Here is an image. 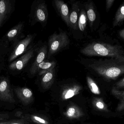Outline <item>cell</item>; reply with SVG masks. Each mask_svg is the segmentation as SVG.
<instances>
[{"instance_id": "cell-1", "label": "cell", "mask_w": 124, "mask_h": 124, "mask_svg": "<svg viewBox=\"0 0 124 124\" xmlns=\"http://www.w3.org/2000/svg\"><path fill=\"white\" fill-rule=\"evenodd\" d=\"M81 52L86 56L106 57L124 62V49L119 45L93 42L82 49Z\"/></svg>"}, {"instance_id": "cell-2", "label": "cell", "mask_w": 124, "mask_h": 124, "mask_svg": "<svg viewBox=\"0 0 124 124\" xmlns=\"http://www.w3.org/2000/svg\"><path fill=\"white\" fill-rule=\"evenodd\" d=\"M89 67L104 78L110 81L116 80L124 74V62L115 59L95 60Z\"/></svg>"}, {"instance_id": "cell-21", "label": "cell", "mask_w": 124, "mask_h": 124, "mask_svg": "<svg viewBox=\"0 0 124 124\" xmlns=\"http://www.w3.org/2000/svg\"><path fill=\"white\" fill-rule=\"evenodd\" d=\"M53 70L45 74L42 79L43 82L45 83H48L52 80L54 77Z\"/></svg>"}, {"instance_id": "cell-19", "label": "cell", "mask_w": 124, "mask_h": 124, "mask_svg": "<svg viewBox=\"0 0 124 124\" xmlns=\"http://www.w3.org/2000/svg\"><path fill=\"white\" fill-rule=\"evenodd\" d=\"M22 24H20L18 25L17 26L15 27L14 29L9 31L8 33H7V36L8 38H12L15 37L18 33L20 31L21 29H22Z\"/></svg>"}, {"instance_id": "cell-27", "label": "cell", "mask_w": 124, "mask_h": 124, "mask_svg": "<svg viewBox=\"0 0 124 124\" xmlns=\"http://www.w3.org/2000/svg\"><path fill=\"white\" fill-rule=\"evenodd\" d=\"M75 112V110L74 108H69L67 112L68 116H74Z\"/></svg>"}, {"instance_id": "cell-25", "label": "cell", "mask_w": 124, "mask_h": 124, "mask_svg": "<svg viewBox=\"0 0 124 124\" xmlns=\"http://www.w3.org/2000/svg\"><path fill=\"white\" fill-rule=\"evenodd\" d=\"M7 124H23L19 120H12L7 121Z\"/></svg>"}, {"instance_id": "cell-3", "label": "cell", "mask_w": 124, "mask_h": 124, "mask_svg": "<svg viewBox=\"0 0 124 124\" xmlns=\"http://www.w3.org/2000/svg\"><path fill=\"white\" fill-rule=\"evenodd\" d=\"M70 43L69 38L66 33L62 32L59 33H54L49 39V50L47 58L49 59L53 55L62 49L66 47Z\"/></svg>"}, {"instance_id": "cell-10", "label": "cell", "mask_w": 124, "mask_h": 124, "mask_svg": "<svg viewBox=\"0 0 124 124\" xmlns=\"http://www.w3.org/2000/svg\"><path fill=\"white\" fill-rule=\"evenodd\" d=\"M79 11L78 3H73L72 5V9L70 14L69 19L70 27L74 30L77 29L78 27V14Z\"/></svg>"}, {"instance_id": "cell-13", "label": "cell", "mask_w": 124, "mask_h": 124, "mask_svg": "<svg viewBox=\"0 0 124 124\" xmlns=\"http://www.w3.org/2000/svg\"><path fill=\"white\" fill-rule=\"evenodd\" d=\"M86 14L87 19L89 20L90 26V27H92L97 18L95 9L93 3L92 2L87 4L86 6Z\"/></svg>"}, {"instance_id": "cell-26", "label": "cell", "mask_w": 124, "mask_h": 124, "mask_svg": "<svg viewBox=\"0 0 124 124\" xmlns=\"http://www.w3.org/2000/svg\"><path fill=\"white\" fill-rule=\"evenodd\" d=\"M9 118V116L7 114L0 113V121H3Z\"/></svg>"}, {"instance_id": "cell-17", "label": "cell", "mask_w": 124, "mask_h": 124, "mask_svg": "<svg viewBox=\"0 0 124 124\" xmlns=\"http://www.w3.org/2000/svg\"><path fill=\"white\" fill-rule=\"evenodd\" d=\"M87 18L86 11L84 9H82L79 14L78 20V27L81 31H84L86 26Z\"/></svg>"}, {"instance_id": "cell-23", "label": "cell", "mask_w": 124, "mask_h": 124, "mask_svg": "<svg viewBox=\"0 0 124 124\" xmlns=\"http://www.w3.org/2000/svg\"><path fill=\"white\" fill-rule=\"evenodd\" d=\"M114 86L118 89L124 88V77L122 79H121L119 81L117 82L114 85Z\"/></svg>"}, {"instance_id": "cell-6", "label": "cell", "mask_w": 124, "mask_h": 124, "mask_svg": "<svg viewBox=\"0 0 124 124\" xmlns=\"http://www.w3.org/2000/svg\"><path fill=\"white\" fill-rule=\"evenodd\" d=\"M33 55L34 49L32 48L18 59L11 64L9 66V68L12 70H22L32 58Z\"/></svg>"}, {"instance_id": "cell-28", "label": "cell", "mask_w": 124, "mask_h": 124, "mask_svg": "<svg viewBox=\"0 0 124 124\" xmlns=\"http://www.w3.org/2000/svg\"><path fill=\"white\" fill-rule=\"evenodd\" d=\"M119 36L124 41V28L121 29L118 32Z\"/></svg>"}, {"instance_id": "cell-22", "label": "cell", "mask_w": 124, "mask_h": 124, "mask_svg": "<svg viewBox=\"0 0 124 124\" xmlns=\"http://www.w3.org/2000/svg\"><path fill=\"white\" fill-rule=\"evenodd\" d=\"M115 0H106V10L108 12L115 2Z\"/></svg>"}, {"instance_id": "cell-24", "label": "cell", "mask_w": 124, "mask_h": 124, "mask_svg": "<svg viewBox=\"0 0 124 124\" xmlns=\"http://www.w3.org/2000/svg\"><path fill=\"white\" fill-rule=\"evenodd\" d=\"M74 95V93L73 91L70 90H69L66 93V95L65 96V99L70 98L73 97Z\"/></svg>"}, {"instance_id": "cell-11", "label": "cell", "mask_w": 124, "mask_h": 124, "mask_svg": "<svg viewBox=\"0 0 124 124\" xmlns=\"http://www.w3.org/2000/svg\"><path fill=\"white\" fill-rule=\"evenodd\" d=\"M124 22V1L121 4L115 14L113 22V27H120L123 25Z\"/></svg>"}, {"instance_id": "cell-12", "label": "cell", "mask_w": 124, "mask_h": 124, "mask_svg": "<svg viewBox=\"0 0 124 124\" xmlns=\"http://www.w3.org/2000/svg\"><path fill=\"white\" fill-rule=\"evenodd\" d=\"M112 95L119 100L116 110L121 112L124 110V91H121L113 86L111 89Z\"/></svg>"}, {"instance_id": "cell-4", "label": "cell", "mask_w": 124, "mask_h": 124, "mask_svg": "<svg viewBox=\"0 0 124 124\" xmlns=\"http://www.w3.org/2000/svg\"><path fill=\"white\" fill-rule=\"evenodd\" d=\"M0 100L10 103L15 102L13 90L10 87L8 80L6 78L0 81Z\"/></svg>"}, {"instance_id": "cell-7", "label": "cell", "mask_w": 124, "mask_h": 124, "mask_svg": "<svg viewBox=\"0 0 124 124\" xmlns=\"http://www.w3.org/2000/svg\"><path fill=\"white\" fill-rule=\"evenodd\" d=\"M54 2L57 11L62 19L68 26L70 27L69 19L70 14L67 4L61 0H55Z\"/></svg>"}, {"instance_id": "cell-18", "label": "cell", "mask_w": 124, "mask_h": 124, "mask_svg": "<svg viewBox=\"0 0 124 124\" xmlns=\"http://www.w3.org/2000/svg\"><path fill=\"white\" fill-rule=\"evenodd\" d=\"M96 107L99 110L103 111L106 112H109L110 111L108 106L103 102L102 100H97L95 103Z\"/></svg>"}, {"instance_id": "cell-16", "label": "cell", "mask_w": 124, "mask_h": 124, "mask_svg": "<svg viewBox=\"0 0 124 124\" xmlns=\"http://www.w3.org/2000/svg\"><path fill=\"white\" fill-rule=\"evenodd\" d=\"M8 6L7 1L0 0V26L6 17L8 11Z\"/></svg>"}, {"instance_id": "cell-5", "label": "cell", "mask_w": 124, "mask_h": 124, "mask_svg": "<svg viewBox=\"0 0 124 124\" xmlns=\"http://www.w3.org/2000/svg\"><path fill=\"white\" fill-rule=\"evenodd\" d=\"M33 35H28L26 38L21 41L15 47L11 54L9 59V62L14 60L19 55L23 54L27 50L29 44L32 41Z\"/></svg>"}, {"instance_id": "cell-20", "label": "cell", "mask_w": 124, "mask_h": 124, "mask_svg": "<svg viewBox=\"0 0 124 124\" xmlns=\"http://www.w3.org/2000/svg\"><path fill=\"white\" fill-rule=\"evenodd\" d=\"M87 81L88 83L90 84V87L92 88V90L93 91L94 93L96 94H99L100 93L99 88L96 84L94 82V81L90 78L89 77H87Z\"/></svg>"}, {"instance_id": "cell-29", "label": "cell", "mask_w": 124, "mask_h": 124, "mask_svg": "<svg viewBox=\"0 0 124 124\" xmlns=\"http://www.w3.org/2000/svg\"><path fill=\"white\" fill-rule=\"evenodd\" d=\"M34 118L35 119L37 120V121L39 122L42 123V124H45L46 123V122L44 119H43L41 118H39V117H38V116H34Z\"/></svg>"}, {"instance_id": "cell-9", "label": "cell", "mask_w": 124, "mask_h": 124, "mask_svg": "<svg viewBox=\"0 0 124 124\" xmlns=\"http://www.w3.org/2000/svg\"><path fill=\"white\" fill-rule=\"evenodd\" d=\"M47 54L48 51L46 46L44 45L41 47L35 61L31 68L30 72L31 73L33 74L37 72L38 66L39 64L43 62L46 59V57L47 56Z\"/></svg>"}, {"instance_id": "cell-8", "label": "cell", "mask_w": 124, "mask_h": 124, "mask_svg": "<svg viewBox=\"0 0 124 124\" xmlns=\"http://www.w3.org/2000/svg\"><path fill=\"white\" fill-rule=\"evenodd\" d=\"M35 17L37 22L44 23L48 18V11L47 6L45 3H40L36 7Z\"/></svg>"}, {"instance_id": "cell-14", "label": "cell", "mask_w": 124, "mask_h": 124, "mask_svg": "<svg viewBox=\"0 0 124 124\" xmlns=\"http://www.w3.org/2000/svg\"><path fill=\"white\" fill-rule=\"evenodd\" d=\"M56 65L54 61L45 62L44 61L39 64L37 68V71H39L40 74H46L49 71L54 70Z\"/></svg>"}, {"instance_id": "cell-30", "label": "cell", "mask_w": 124, "mask_h": 124, "mask_svg": "<svg viewBox=\"0 0 124 124\" xmlns=\"http://www.w3.org/2000/svg\"><path fill=\"white\" fill-rule=\"evenodd\" d=\"M7 121L3 122H0V124H7Z\"/></svg>"}, {"instance_id": "cell-15", "label": "cell", "mask_w": 124, "mask_h": 124, "mask_svg": "<svg viewBox=\"0 0 124 124\" xmlns=\"http://www.w3.org/2000/svg\"><path fill=\"white\" fill-rule=\"evenodd\" d=\"M15 94L22 101L24 102L25 99L30 98L32 95L30 90L27 88H17L15 90Z\"/></svg>"}]
</instances>
